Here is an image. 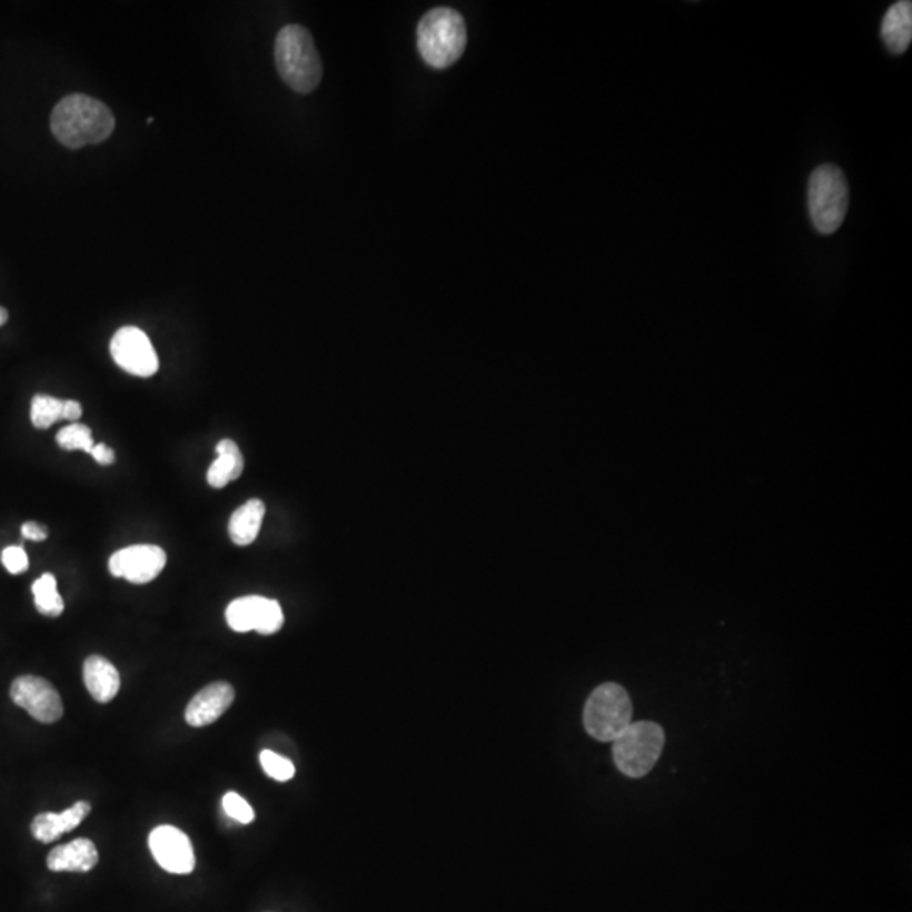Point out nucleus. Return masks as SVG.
<instances>
[{
    "label": "nucleus",
    "mask_w": 912,
    "mask_h": 912,
    "mask_svg": "<svg viewBox=\"0 0 912 912\" xmlns=\"http://www.w3.org/2000/svg\"><path fill=\"white\" fill-rule=\"evenodd\" d=\"M221 807H224L225 814H227L228 817H232L234 821H239L242 825H249V823H252L254 817H256L252 806H250L240 794L234 793V791L225 794L224 800H221Z\"/></svg>",
    "instance_id": "nucleus-23"
},
{
    "label": "nucleus",
    "mask_w": 912,
    "mask_h": 912,
    "mask_svg": "<svg viewBox=\"0 0 912 912\" xmlns=\"http://www.w3.org/2000/svg\"><path fill=\"white\" fill-rule=\"evenodd\" d=\"M166 562L168 558L162 547L136 544L113 553L109 559V569L116 578H126L133 585H145L161 575Z\"/></svg>",
    "instance_id": "nucleus-10"
},
{
    "label": "nucleus",
    "mask_w": 912,
    "mask_h": 912,
    "mask_svg": "<svg viewBox=\"0 0 912 912\" xmlns=\"http://www.w3.org/2000/svg\"><path fill=\"white\" fill-rule=\"evenodd\" d=\"M8 319H9L8 309L2 308V306H0V327H2V325L8 324Z\"/></svg>",
    "instance_id": "nucleus-28"
},
{
    "label": "nucleus",
    "mask_w": 912,
    "mask_h": 912,
    "mask_svg": "<svg viewBox=\"0 0 912 912\" xmlns=\"http://www.w3.org/2000/svg\"><path fill=\"white\" fill-rule=\"evenodd\" d=\"M807 208L814 228L823 236H832L842 227L849 211V181L839 166L814 169L807 185Z\"/></svg>",
    "instance_id": "nucleus-4"
},
{
    "label": "nucleus",
    "mask_w": 912,
    "mask_h": 912,
    "mask_svg": "<svg viewBox=\"0 0 912 912\" xmlns=\"http://www.w3.org/2000/svg\"><path fill=\"white\" fill-rule=\"evenodd\" d=\"M881 34L892 54L908 51L912 41V4L909 0H901L889 8L882 21Z\"/></svg>",
    "instance_id": "nucleus-16"
},
{
    "label": "nucleus",
    "mask_w": 912,
    "mask_h": 912,
    "mask_svg": "<svg viewBox=\"0 0 912 912\" xmlns=\"http://www.w3.org/2000/svg\"><path fill=\"white\" fill-rule=\"evenodd\" d=\"M631 696L617 683L601 684L593 690L583 710V725L598 742H614L632 723Z\"/></svg>",
    "instance_id": "nucleus-5"
},
{
    "label": "nucleus",
    "mask_w": 912,
    "mask_h": 912,
    "mask_svg": "<svg viewBox=\"0 0 912 912\" xmlns=\"http://www.w3.org/2000/svg\"><path fill=\"white\" fill-rule=\"evenodd\" d=\"M215 452H217V460L208 468L207 480L210 487L224 488L242 475L244 456L232 439L218 442Z\"/></svg>",
    "instance_id": "nucleus-17"
},
{
    "label": "nucleus",
    "mask_w": 912,
    "mask_h": 912,
    "mask_svg": "<svg viewBox=\"0 0 912 912\" xmlns=\"http://www.w3.org/2000/svg\"><path fill=\"white\" fill-rule=\"evenodd\" d=\"M91 806L87 801H78L63 813H41L32 820L31 832L41 843H51L65 833L73 832L81 821L90 814Z\"/></svg>",
    "instance_id": "nucleus-13"
},
{
    "label": "nucleus",
    "mask_w": 912,
    "mask_h": 912,
    "mask_svg": "<svg viewBox=\"0 0 912 912\" xmlns=\"http://www.w3.org/2000/svg\"><path fill=\"white\" fill-rule=\"evenodd\" d=\"M266 516V506L260 498H250L244 506H240L230 517L228 523V534L237 546H249L259 536Z\"/></svg>",
    "instance_id": "nucleus-18"
},
{
    "label": "nucleus",
    "mask_w": 912,
    "mask_h": 912,
    "mask_svg": "<svg viewBox=\"0 0 912 912\" xmlns=\"http://www.w3.org/2000/svg\"><path fill=\"white\" fill-rule=\"evenodd\" d=\"M57 443L60 448L67 452H85L90 453L91 448L96 446L91 429L88 426L80 425V423H71L58 432Z\"/></svg>",
    "instance_id": "nucleus-21"
},
{
    "label": "nucleus",
    "mask_w": 912,
    "mask_h": 912,
    "mask_svg": "<svg viewBox=\"0 0 912 912\" xmlns=\"http://www.w3.org/2000/svg\"><path fill=\"white\" fill-rule=\"evenodd\" d=\"M663 726L654 722H632L614 741V762L622 774L644 777L653 771L664 749Z\"/></svg>",
    "instance_id": "nucleus-6"
},
{
    "label": "nucleus",
    "mask_w": 912,
    "mask_h": 912,
    "mask_svg": "<svg viewBox=\"0 0 912 912\" xmlns=\"http://www.w3.org/2000/svg\"><path fill=\"white\" fill-rule=\"evenodd\" d=\"M110 354L120 369L136 377H152L159 370V358L148 335L136 327H123L110 341Z\"/></svg>",
    "instance_id": "nucleus-8"
},
{
    "label": "nucleus",
    "mask_w": 912,
    "mask_h": 912,
    "mask_svg": "<svg viewBox=\"0 0 912 912\" xmlns=\"http://www.w3.org/2000/svg\"><path fill=\"white\" fill-rule=\"evenodd\" d=\"M467 48L464 16L452 8H436L418 26V50L428 67L445 70L460 60Z\"/></svg>",
    "instance_id": "nucleus-3"
},
{
    "label": "nucleus",
    "mask_w": 912,
    "mask_h": 912,
    "mask_svg": "<svg viewBox=\"0 0 912 912\" xmlns=\"http://www.w3.org/2000/svg\"><path fill=\"white\" fill-rule=\"evenodd\" d=\"M83 681L88 693L99 703H110L120 690V674L109 660L90 656L83 663Z\"/></svg>",
    "instance_id": "nucleus-15"
},
{
    "label": "nucleus",
    "mask_w": 912,
    "mask_h": 912,
    "mask_svg": "<svg viewBox=\"0 0 912 912\" xmlns=\"http://www.w3.org/2000/svg\"><path fill=\"white\" fill-rule=\"evenodd\" d=\"M22 536L29 541H44L48 537V529L38 523L22 524Z\"/></svg>",
    "instance_id": "nucleus-26"
},
{
    "label": "nucleus",
    "mask_w": 912,
    "mask_h": 912,
    "mask_svg": "<svg viewBox=\"0 0 912 912\" xmlns=\"http://www.w3.org/2000/svg\"><path fill=\"white\" fill-rule=\"evenodd\" d=\"M2 565L11 575H21L28 572L29 558L28 553L22 546H9L2 552Z\"/></svg>",
    "instance_id": "nucleus-24"
},
{
    "label": "nucleus",
    "mask_w": 912,
    "mask_h": 912,
    "mask_svg": "<svg viewBox=\"0 0 912 912\" xmlns=\"http://www.w3.org/2000/svg\"><path fill=\"white\" fill-rule=\"evenodd\" d=\"M225 617L228 627L242 634L256 631L262 635H272L285 625V614L279 602L259 595L237 598L228 605Z\"/></svg>",
    "instance_id": "nucleus-7"
},
{
    "label": "nucleus",
    "mask_w": 912,
    "mask_h": 912,
    "mask_svg": "<svg viewBox=\"0 0 912 912\" xmlns=\"http://www.w3.org/2000/svg\"><path fill=\"white\" fill-rule=\"evenodd\" d=\"M259 761L260 765H262L264 772L269 775L270 780L278 781V783H286V781L295 777V764H293L289 759L276 754V752H260Z\"/></svg>",
    "instance_id": "nucleus-22"
},
{
    "label": "nucleus",
    "mask_w": 912,
    "mask_h": 912,
    "mask_svg": "<svg viewBox=\"0 0 912 912\" xmlns=\"http://www.w3.org/2000/svg\"><path fill=\"white\" fill-rule=\"evenodd\" d=\"M11 698L38 722L54 723L63 716L60 693L44 677L32 674L16 677L11 684Z\"/></svg>",
    "instance_id": "nucleus-9"
},
{
    "label": "nucleus",
    "mask_w": 912,
    "mask_h": 912,
    "mask_svg": "<svg viewBox=\"0 0 912 912\" xmlns=\"http://www.w3.org/2000/svg\"><path fill=\"white\" fill-rule=\"evenodd\" d=\"M90 455L93 456V460L100 465H112L116 462V453H113L112 448L109 446L103 445V443H96V446L91 448Z\"/></svg>",
    "instance_id": "nucleus-25"
},
{
    "label": "nucleus",
    "mask_w": 912,
    "mask_h": 912,
    "mask_svg": "<svg viewBox=\"0 0 912 912\" xmlns=\"http://www.w3.org/2000/svg\"><path fill=\"white\" fill-rule=\"evenodd\" d=\"M116 117L112 110L83 93L65 97L51 113V130L58 142L70 149L100 145L112 136Z\"/></svg>",
    "instance_id": "nucleus-1"
},
{
    "label": "nucleus",
    "mask_w": 912,
    "mask_h": 912,
    "mask_svg": "<svg viewBox=\"0 0 912 912\" xmlns=\"http://www.w3.org/2000/svg\"><path fill=\"white\" fill-rule=\"evenodd\" d=\"M83 415L81 404L78 400H65V419L71 423H78V419Z\"/></svg>",
    "instance_id": "nucleus-27"
},
{
    "label": "nucleus",
    "mask_w": 912,
    "mask_h": 912,
    "mask_svg": "<svg viewBox=\"0 0 912 912\" xmlns=\"http://www.w3.org/2000/svg\"><path fill=\"white\" fill-rule=\"evenodd\" d=\"M149 850L156 862L169 874L187 875L195 871V850L187 833L162 825L149 835Z\"/></svg>",
    "instance_id": "nucleus-11"
},
{
    "label": "nucleus",
    "mask_w": 912,
    "mask_h": 912,
    "mask_svg": "<svg viewBox=\"0 0 912 912\" xmlns=\"http://www.w3.org/2000/svg\"><path fill=\"white\" fill-rule=\"evenodd\" d=\"M36 608L46 617H60L65 611L63 597L58 593V583L54 575L44 573L32 583Z\"/></svg>",
    "instance_id": "nucleus-19"
},
{
    "label": "nucleus",
    "mask_w": 912,
    "mask_h": 912,
    "mask_svg": "<svg viewBox=\"0 0 912 912\" xmlns=\"http://www.w3.org/2000/svg\"><path fill=\"white\" fill-rule=\"evenodd\" d=\"M274 60L282 81L298 93H311L324 78V63L313 36L299 24H288L278 32Z\"/></svg>",
    "instance_id": "nucleus-2"
},
{
    "label": "nucleus",
    "mask_w": 912,
    "mask_h": 912,
    "mask_svg": "<svg viewBox=\"0 0 912 912\" xmlns=\"http://www.w3.org/2000/svg\"><path fill=\"white\" fill-rule=\"evenodd\" d=\"M234 700H236V690L232 688V684L225 683V681L208 684L188 703L185 718L188 725L195 728L211 725L232 706Z\"/></svg>",
    "instance_id": "nucleus-12"
},
{
    "label": "nucleus",
    "mask_w": 912,
    "mask_h": 912,
    "mask_svg": "<svg viewBox=\"0 0 912 912\" xmlns=\"http://www.w3.org/2000/svg\"><path fill=\"white\" fill-rule=\"evenodd\" d=\"M99 863V850L96 843L88 839H77L67 845L51 850L46 865L51 872H78L85 874L96 869Z\"/></svg>",
    "instance_id": "nucleus-14"
},
{
    "label": "nucleus",
    "mask_w": 912,
    "mask_h": 912,
    "mask_svg": "<svg viewBox=\"0 0 912 912\" xmlns=\"http://www.w3.org/2000/svg\"><path fill=\"white\" fill-rule=\"evenodd\" d=\"M65 419V400L36 394L31 400V422L38 429H48Z\"/></svg>",
    "instance_id": "nucleus-20"
}]
</instances>
